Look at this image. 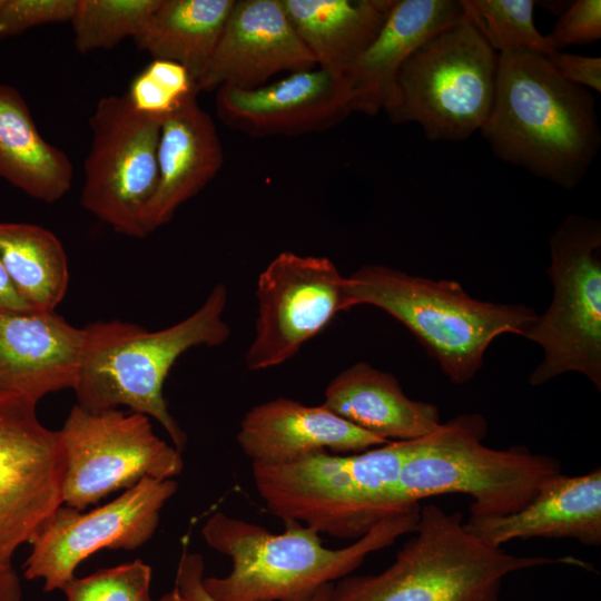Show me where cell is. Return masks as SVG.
Here are the masks:
<instances>
[{"instance_id":"1","label":"cell","mask_w":601,"mask_h":601,"mask_svg":"<svg viewBox=\"0 0 601 601\" xmlns=\"http://www.w3.org/2000/svg\"><path fill=\"white\" fill-rule=\"evenodd\" d=\"M480 132L499 159L565 189L582 180L601 144L592 92L525 49L499 55L494 102Z\"/></svg>"},{"instance_id":"2","label":"cell","mask_w":601,"mask_h":601,"mask_svg":"<svg viewBox=\"0 0 601 601\" xmlns=\"http://www.w3.org/2000/svg\"><path fill=\"white\" fill-rule=\"evenodd\" d=\"M421 505L392 515L342 549H326L319 534L286 521L275 534L223 512L205 522L206 543L231 559L226 577H208L203 585L215 601H309L323 587L349 575L365 558L413 533Z\"/></svg>"},{"instance_id":"3","label":"cell","mask_w":601,"mask_h":601,"mask_svg":"<svg viewBox=\"0 0 601 601\" xmlns=\"http://www.w3.org/2000/svg\"><path fill=\"white\" fill-rule=\"evenodd\" d=\"M227 289L217 284L190 316L150 332L119 321L86 326V345L73 387L78 405L92 412L128 406L155 418L180 452L187 435L168 411L164 383L178 357L191 347L227 341Z\"/></svg>"},{"instance_id":"4","label":"cell","mask_w":601,"mask_h":601,"mask_svg":"<svg viewBox=\"0 0 601 601\" xmlns=\"http://www.w3.org/2000/svg\"><path fill=\"white\" fill-rule=\"evenodd\" d=\"M414 535L378 574L346 575L329 601H499L504 579L516 571L552 564L591 570L565 555L519 556L480 541L464 528L460 512L421 506Z\"/></svg>"},{"instance_id":"5","label":"cell","mask_w":601,"mask_h":601,"mask_svg":"<svg viewBox=\"0 0 601 601\" xmlns=\"http://www.w3.org/2000/svg\"><path fill=\"white\" fill-rule=\"evenodd\" d=\"M347 279L353 307L372 305L402 323L457 385L475 377L496 337L522 336L538 316L524 304L474 298L456 280L411 275L385 265H363Z\"/></svg>"},{"instance_id":"6","label":"cell","mask_w":601,"mask_h":601,"mask_svg":"<svg viewBox=\"0 0 601 601\" xmlns=\"http://www.w3.org/2000/svg\"><path fill=\"white\" fill-rule=\"evenodd\" d=\"M412 441H391L351 454L319 451L280 463L253 462L254 483L267 509L284 522L357 540L415 505L403 508L394 500Z\"/></svg>"},{"instance_id":"7","label":"cell","mask_w":601,"mask_h":601,"mask_svg":"<svg viewBox=\"0 0 601 601\" xmlns=\"http://www.w3.org/2000/svg\"><path fill=\"white\" fill-rule=\"evenodd\" d=\"M487 430L481 414H460L413 440L400 470L395 502L406 508L433 495L464 493L473 499L470 518H497L528 505L562 474L559 460L525 446H485Z\"/></svg>"},{"instance_id":"8","label":"cell","mask_w":601,"mask_h":601,"mask_svg":"<svg viewBox=\"0 0 601 601\" xmlns=\"http://www.w3.org/2000/svg\"><path fill=\"white\" fill-rule=\"evenodd\" d=\"M465 8L463 18L406 59L385 110L394 124H418L432 141L467 139L482 128L494 102L499 53Z\"/></svg>"},{"instance_id":"9","label":"cell","mask_w":601,"mask_h":601,"mask_svg":"<svg viewBox=\"0 0 601 601\" xmlns=\"http://www.w3.org/2000/svg\"><path fill=\"white\" fill-rule=\"evenodd\" d=\"M548 275L553 286L546 311L523 337L538 344L543 358L529 377L532 386L575 372L601 390V225L569 215L549 239Z\"/></svg>"},{"instance_id":"10","label":"cell","mask_w":601,"mask_h":601,"mask_svg":"<svg viewBox=\"0 0 601 601\" xmlns=\"http://www.w3.org/2000/svg\"><path fill=\"white\" fill-rule=\"evenodd\" d=\"M59 432L62 504L78 511L144 479L169 480L184 469L181 452L158 437L140 413L92 412L76 404Z\"/></svg>"},{"instance_id":"11","label":"cell","mask_w":601,"mask_h":601,"mask_svg":"<svg viewBox=\"0 0 601 601\" xmlns=\"http://www.w3.org/2000/svg\"><path fill=\"white\" fill-rule=\"evenodd\" d=\"M162 119L137 111L127 95L101 98L89 119L91 144L80 203L129 237L148 235L145 214L158 181Z\"/></svg>"},{"instance_id":"12","label":"cell","mask_w":601,"mask_h":601,"mask_svg":"<svg viewBox=\"0 0 601 601\" xmlns=\"http://www.w3.org/2000/svg\"><path fill=\"white\" fill-rule=\"evenodd\" d=\"M257 319L246 352L250 371L278 366L352 308L347 276L325 256L282 252L259 274Z\"/></svg>"},{"instance_id":"13","label":"cell","mask_w":601,"mask_h":601,"mask_svg":"<svg viewBox=\"0 0 601 601\" xmlns=\"http://www.w3.org/2000/svg\"><path fill=\"white\" fill-rule=\"evenodd\" d=\"M37 402L0 391V564L62 505L65 454L59 431L41 424Z\"/></svg>"},{"instance_id":"14","label":"cell","mask_w":601,"mask_h":601,"mask_svg":"<svg viewBox=\"0 0 601 601\" xmlns=\"http://www.w3.org/2000/svg\"><path fill=\"white\" fill-rule=\"evenodd\" d=\"M176 491L173 479H144L90 512L60 505L30 542L24 578L43 580L45 592L62 590L97 551L138 549L155 534L160 510Z\"/></svg>"},{"instance_id":"15","label":"cell","mask_w":601,"mask_h":601,"mask_svg":"<svg viewBox=\"0 0 601 601\" xmlns=\"http://www.w3.org/2000/svg\"><path fill=\"white\" fill-rule=\"evenodd\" d=\"M215 107L226 126L255 138L325 131L351 115L343 76L317 67L254 89L220 86Z\"/></svg>"},{"instance_id":"16","label":"cell","mask_w":601,"mask_h":601,"mask_svg":"<svg viewBox=\"0 0 601 601\" xmlns=\"http://www.w3.org/2000/svg\"><path fill=\"white\" fill-rule=\"evenodd\" d=\"M280 0H235L197 91L254 89L279 72L316 68Z\"/></svg>"},{"instance_id":"17","label":"cell","mask_w":601,"mask_h":601,"mask_svg":"<svg viewBox=\"0 0 601 601\" xmlns=\"http://www.w3.org/2000/svg\"><path fill=\"white\" fill-rule=\"evenodd\" d=\"M86 327L53 311H0V391L35 402L76 385Z\"/></svg>"},{"instance_id":"18","label":"cell","mask_w":601,"mask_h":601,"mask_svg":"<svg viewBox=\"0 0 601 601\" xmlns=\"http://www.w3.org/2000/svg\"><path fill=\"white\" fill-rule=\"evenodd\" d=\"M242 451L257 463H280L328 451L351 454L391 441L338 416L326 406L278 397L252 407L236 435Z\"/></svg>"},{"instance_id":"19","label":"cell","mask_w":601,"mask_h":601,"mask_svg":"<svg viewBox=\"0 0 601 601\" xmlns=\"http://www.w3.org/2000/svg\"><path fill=\"white\" fill-rule=\"evenodd\" d=\"M465 12L464 0H395L375 39L343 76L351 114L385 111L406 59Z\"/></svg>"},{"instance_id":"20","label":"cell","mask_w":601,"mask_h":601,"mask_svg":"<svg viewBox=\"0 0 601 601\" xmlns=\"http://www.w3.org/2000/svg\"><path fill=\"white\" fill-rule=\"evenodd\" d=\"M196 97L197 92L189 95L162 119L157 154L158 181L145 214L148 235L167 224L223 166L216 125Z\"/></svg>"},{"instance_id":"21","label":"cell","mask_w":601,"mask_h":601,"mask_svg":"<svg viewBox=\"0 0 601 601\" xmlns=\"http://www.w3.org/2000/svg\"><path fill=\"white\" fill-rule=\"evenodd\" d=\"M469 533L493 548L515 539L571 538L601 544V470L548 482L521 510L497 518H469Z\"/></svg>"},{"instance_id":"22","label":"cell","mask_w":601,"mask_h":601,"mask_svg":"<svg viewBox=\"0 0 601 601\" xmlns=\"http://www.w3.org/2000/svg\"><path fill=\"white\" fill-rule=\"evenodd\" d=\"M323 405L387 441L417 440L441 424L435 404L410 398L393 374L367 362H357L331 380Z\"/></svg>"},{"instance_id":"23","label":"cell","mask_w":601,"mask_h":601,"mask_svg":"<svg viewBox=\"0 0 601 601\" xmlns=\"http://www.w3.org/2000/svg\"><path fill=\"white\" fill-rule=\"evenodd\" d=\"M317 68L344 76L372 43L395 0H280Z\"/></svg>"},{"instance_id":"24","label":"cell","mask_w":601,"mask_h":601,"mask_svg":"<svg viewBox=\"0 0 601 601\" xmlns=\"http://www.w3.org/2000/svg\"><path fill=\"white\" fill-rule=\"evenodd\" d=\"M0 177L30 197L55 203L71 188L69 157L40 135L20 92L0 83Z\"/></svg>"},{"instance_id":"25","label":"cell","mask_w":601,"mask_h":601,"mask_svg":"<svg viewBox=\"0 0 601 601\" xmlns=\"http://www.w3.org/2000/svg\"><path fill=\"white\" fill-rule=\"evenodd\" d=\"M235 0H161L134 38L154 59L187 69L195 83L207 67Z\"/></svg>"},{"instance_id":"26","label":"cell","mask_w":601,"mask_h":601,"mask_svg":"<svg viewBox=\"0 0 601 601\" xmlns=\"http://www.w3.org/2000/svg\"><path fill=\"white\" fill-rule=\"evenodd\" d=\"M0 262L23 300L35 311H53L69 283L68 259L49 229L0 221Z\"/></svg>"},{"instance_id":"27","label":"cell","mask_w":601,"mask_h":601,"mask_svg":"<svg viewBox=\"0 0 601 601\" xmlns=\"http://www.w3.org/2000/svg\"><path fill=\"white\" fill-rule=\"evenodd\" d=\"M161 0H77L70 20L80 53L110 49L137 37Z\"/></svg>"},{"instance_id":"28","label":"cell","mask_w":601,"mask_h":601,"mask_svg":"<svg viewBox=\"0 0 601 601\" xmlns=\"http://www.w3.org/2000/svg\"><path fill=\"white\" fill-rule=\"evenodd\" d=\"M490 46L500 55L525 49L549 55L554 51L533 19V0H464Z\"/></svg>"},{"instance_id":"29","label":"cell","mask_w":601,"mask_h":601,"mask_svg":"<svg viewBox=\"0 0 601 601\" xmlns=\"http://www.w3.org/2000/svg\"><path fill=\"white\" fill-rule=\"evenodd\" d=\"M194 92L198 93L196 83L186 68L154 59L135 77L126 95L137 111L166 117Z\"/></svg>"},{"instance_id":"30","label":"cell","mask_w":601,"mask_h":601,"mask_svg":"<svg viewBox=\"0 0 601 601\" xmlns=\"http://www.w3.org/2000/svg\"><path fill=\"white\" fill-rule=\"evenodd\" d=\"M151 568L137 559L72 578L62 588L66 601H151Z\"/></svg>"},{"instance_id":"31","label":"cell","mask_w":601,"mask_h":601,"mask_svg":"<svg viewBox=\"0 0 601 601\" xmlns=\"http://www.w3.org/2000/svg\"><path fill=\"white\" fill-rule=\"evenodd\" d=\"M77 0H0V39L71 20Z\"/></svg>"},{"instance_id":"32","label":"cell","mask_w":601,"mask_h":601,"mask_svg":"<svg viewBox=\"0 0 601 601\" xmlns=\"http://www.w3.org/2000/svg\"><path fill=\"white\" fill-rule=\"evenodd\" d=\"M546 37L554 51L570 45L598 41L601 38V1H573Z\"/></svg>"},{"instance_id":"33","label":"cell","mask_w":601,"mask_h":601,"mask_svg":"<svg viewBox=\"0 0 601 601\" xmlns=\"http://www.w3.org/2000/svg\"><path fill=\"white\" fill-rule=\"evenodd\" d=\"M204 560L199 553L189 552L184 540L181 556L175 577V587L188 601H215L203 585ZM334 583L323 587L309 601H329Z\"/></svg>"},{"instance_id":"34","label":"cell","mask_w":601,"mask_h":601,"mask_svg":"<svg viewBox=\"0 0 601 601\" xmlns=\"http://www.w3.org/2000/svg\"><path fill=\"white\" fill-rule=\"evenodd\" d=\"M554 69L569 82L601 92V58L553 51L545 55Z\"/></svg>"},{"instance_id":"35","label":"cell","mask_w":601,"mask_h":601,"mask_svg":"<svg viewBox=\"0 0 601 601\" xmlns=\"http://www.w3.org/2000/svg\"><path fill=\"white\" fill-rule=\"evenodd\" d=\"M0 262V311H30Z\"/></svg>"},{"instance_id":"36","label":"cell","mask_w":601,"mask_h":601,"mask_svg":"<svg viewBox=\"0 0 601 601\" xmlns=\"http://www.w3.org/2000/svg\"><path fill=\"white\" fill-rule=\"evenodd\" d=\"M22 588L12 563L0 564V601H21Z\"/></svg>"},{"instance_id":"37","label":"cell","mask_w":601,"mask_h":601,"mask_svg":"<svg viewBox=\"0 0 601 601\" xmlns=\"http://www.w3.org/2000/svg\"><path fill=\"white\" fill-rule=\"evenodd\" d=\"M151 601H188L180 592L179 590L174 587V589L166 594H164L158 600H151Z\"/></svg>"}]
</instances>
